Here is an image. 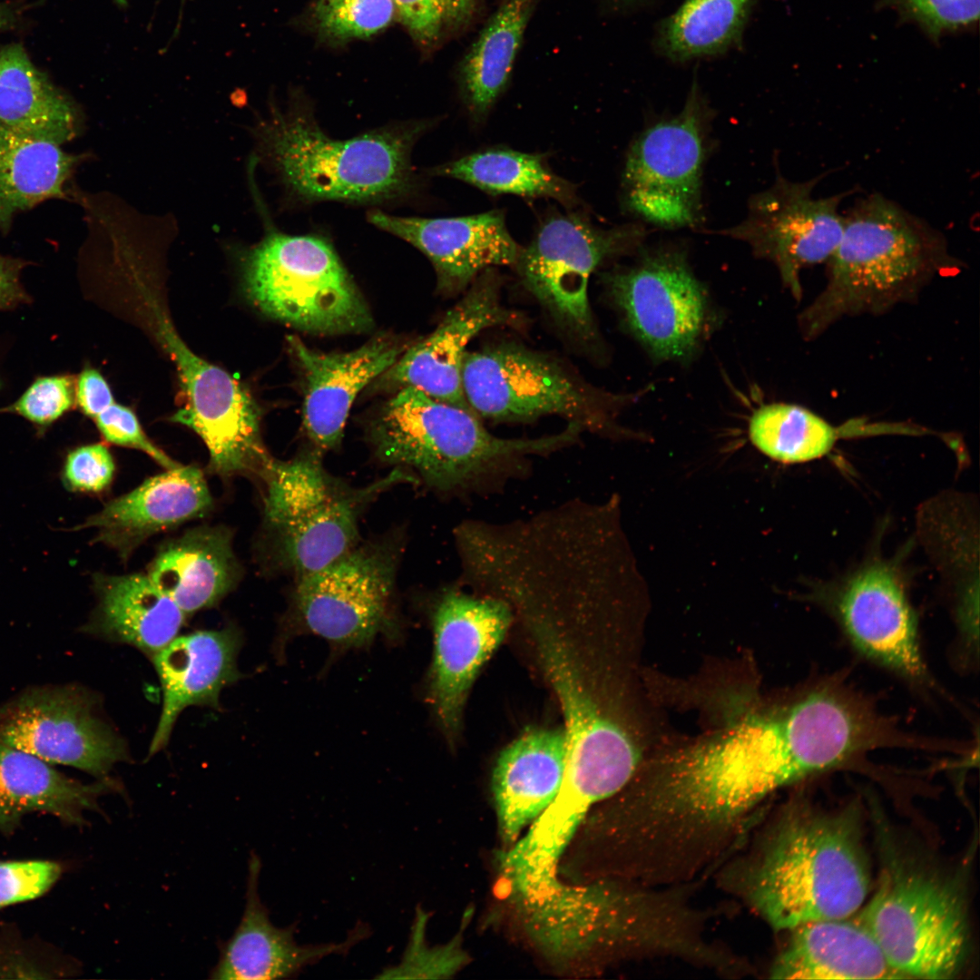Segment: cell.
I'll return each instance as SVG.
<instances>
[{
	"label": "cell",
	"mask_w": 980,
	"mask_h": 980,
	"mask_svg": "<svg viewBox=\"0 0 980 980\" xmlns=\"http://www.w3.org/2000/svg\"><path fill=\"white\" fill-rule=\"evenodd\" d=\"M0 743L96 779L129 760L96 693L75 683L30 686L0 706Z\"/></svg>",
	"instance_id": "4fadbf2b"
},
{
	"label": "cell",
	"mask_w": 980,
	"mask_h": 980,
	"mask_svg": "<svg viewBox=\"0 0 980 980\" xmlns=\"http://www.w3.org/2000/svg\"><path fill=\"white\" fill-rule=\"evenodd\" d=\"M463 389L472 411L499 422H524L558 415L583 427L603 428L609 413L597 397L555 362L516 344L467 351Z\"/></svg>",
	"instance_id": "5bb4252c"
},
{
	"label": "cell",
	"mask_w": 980,
	"mask_h": 980,
	"mask_svg": "<svg viewBox=\"0 0 980 980\" xmlns=\"http://www.w3.org/2000/svg\"><path fill=\"white\" fill-rule=\"evenodd\" d=\"M211 507L202 472L193 466H180L146 479L76 528L96 529L95 541L125 559L148 537L202 517Z\"/></svg>",
	"instance_id": "cb8c5ba5"
},
{
	"label": "cell",
	"mask_w": 980,
	"mask_h": 980,
	"mask_svg": "<svg viewBox=\"0 0 980 980\" xmlns=\"http://www.w3.org/2000/svg\"><path fill=\"white\" fill-rule=\"evenodd\" d=\"M576 423L538 438H503L490 433L475 413L405 387L380 409L368 438L382 463L413 475L441 492L480 488L522 467L531 455L574 442Z\"/></svg>",
	"instance_id": "5b68a950"
},
{
	"label": "cell",
	"mask_w": 980,
	"mask_h": 980,
	"mask_svg": "<svg viewBox=\"0 0 980 980\" xmlns=\"http://www.w3.org/2000/svg\"><path fill=\"white\" fill-rule=\"evenodd\" d=\"M643 227L601 229L575 215L549 218L515 263L524 287L554 321L577 338L596 336L589 302V280L606 260L641 246Z\"/></svg>",
	"instance_id": "9a60e30c"
},
{
	"label": "cell",
	"mask_w": 980,
	"mask_h": 980,
	"mask_svg": "<svg viewBox=\"0 0 980 980\" xmlns=\"http://www.w3.org/2000/svg\"><path fill=\"white\" fill-rule=\"evenodd\" d=\"M1 385H2V383H1V379H0V387H1Z\"/></svg>",
	"instance_id": "816d5d0a"
},
{
	"label": "cell",
	"mask_w": 980,
	"mask_h": 980,
	"mask_svg": "<svg viewBox=\"0 0 980 980\" xmlns=\"http://www.w3.org/2000/svg\"><path fill=\"white\" fill-rule=\"evenodd\" d=\"M75 399L82 411L92 418L114 403L110 387L103 377L91 368L84 369L80 374Z\"/></svg>",
	"instance_id": "bcb514c9"
},
{
	"label": "cell",
	"mask_w": 980,
	"mask_h": 980,
	"mask_svg": "<svg viewBox=\"0 0 980 980\" xmlns=\"http://www.w3.org/2000/svg\"><path fill=\"white\" fill-rule=\"evenodd\" d=\"M847 918L802 924L775 960V979H903L859 923Z\"/></svg>",
	"instance_id": "83f0119b"
},
{
	"label": "cell",
	"mask_w": 980,
	"mask_h": 980,
	"mask_svg": "<svg viewBox=\"0 0 980 980\" xmlns=\"http://www.w3.org/2000/svg\"><path fill=\"white\" fill-rule=\"evenodd\" d=\"M93 419L108 442L141 450L166 470L181 466L147 437L130 408L114 402Z\"/></svg>",
	"instance_id": "ee69618b"
},
{
	"label": "cell",
	"mask_w": 980,
	"mask_h": 980,
	"mask_svg": "<svg viewBox=\"0 0 980 980\" xmlns=\"http://www.w3.org/2000/svg\"><path fill=\"white\" fill-rule=\"evenodd\" d=\"M319 452L290 460L273 457L257 475L262 485L263 527L270 565L297 580L336 561L360 540L365 509L393 486L419 484L393 468L385 477L353 486L328 473Z\"/></svg>",
	"instance_id": "8992f818"
},
{
	"label": "cell",
	"mask_w": 980,
	"mask_h": 980,
	"mask_svg": "<svg viewBox=\"0 0 980 980\" xmlns=\"http://www.w3.org/2000/svg\"><path fill=\"white\" fill-rule=\"evenodd\" d=\"M98 603L82 631L136 648L150 658L175 639L186 615L147 574H96Z\"/></svg>",
	"instance_id": "f1b7e54d"
},
{
	"label": "cell",
	"mask_w": 980,
	"mask_h": 980,
	"mask_svg": "<svg viewBox=\"0 0 980 980\" xmlns=\"http://www.w3.org/2000/svg\"><path fill=\"white\" fill-rule=\"evenodd\" d=\"M260 860L251 853L248 866L245 909L231 937L223 945L217 965L211 972L214 980H269L289 977L307 965L333 955L348 952L366 936L356 928L341 943L299 945L292 927L275 926L258 892Z\"/></svg>",
	"instance_id": "d4e9b609"
},
{
	"label": "cell",
	"mask_w": 980,
	"mask_h": 980,
	"mask_svg": "<svg viewBox=\"0 0 980 980\" xmlns=\"http://www.w3.org/2000/svg\"><path fill=\"white\" fill-rule=\"evenodd\" d=\"M113 778L83 783L23 750L0 743V833L12 836L24 817L48 814L65 825H86L85 812H102L98 799L122 791Z\"/></svg>",
	"instance_id": "4316f807"
},
{
	"label": "cell",
	"mask_w": 980,
	"mask_h": 980,
	"mask_svg": "<svg viewBox=\"0 0 980 980\" xmlns=\"http://www.w3.org/2000/svg\"><path fill=\"white\" fill-rule=\"evenodd\" d=\"M15 21V8L6 4H0V32L12 27Z\"/></svg>",
	"instance_id": "c3c4849f"
},
{
	"label": "cell",
	"mask_w": 980,
	"mask_h": 980,
	"mask_svg": "<svg viewBox=\"0 0 980 980\" xmlns=\"http://www.w3.org/2000/svg\"><path fill=\"white\" fill-rule=\"evenodd\" d=\"M247 293L268 316L319 333L360 331L369 311L332 245L269 229L243 260Z\"/></svg>",
	"instance_id": "9c48e42d"
},
{
	"label": "cell",
	"mask_w": 980,
	"mask_h": 980,
	"mask_svg": "<svg viewBox=\"0 0 980 980\" xmlns=\"http://www.w3.org/2000/svg\"><path fill=\"white\" fill-rule=\"evenodd\" d=\"M395 20L393 0H316L310 12L318 35L334 44L370 38Z\"/></svg>",
	"instance_id": "8d00e7d4"
},
{
	"label": "cell",
	"mask_w": 980,
	"mask_h": 980,
	"mask_svg": "<svg viewBox=\"0 0 980 980\" xmlns=\"http://www.w3.org/2000/svg\"><path fill=\"white\" fill-rule=\"evenodd\" d=\"M80 156L33 138L0 122V230L14 216L53 198L66 196L65 184Z\"/></svg>",
	"instance_id": "1f68e13d"
},
{
	"label": "cell",
	"mask_w": 980,
	"mask_h": 980,
	"mask_svg": "<svg viewBox=\"0 0 980 980\" xmlns=\"http://www.w3.org/2000/svg\"><path fill=\"white\" fill-rule=\"evenodd\" d=\"M564 718L567 764L559 797L581 811L611 799L654 750L639 676L602 693L588 684L559 627L526 618Z\"/></svg>",
	"instance_id": "277c9868"
},
{
	"label": "cell",
	"mask_w": 980,
	"mask_h": 980,
	"mask_svg": "<svg viewBox=\"0 0 980 980\" xmlns=\"http://www.w3.org/2000/svg\"><path fill=\"white\" fill-rule=\"evenodd\" d=\"M147 575L186 616L216 605L240 580L230 533L218 526L185 532L161 548Z\"/></svg>",
	"instance_id": "f546056e"
},
{
	"label": "cell",
	"mask_w": 980,
	"mask_h": 980,
	"mask_svg": "<svg viewBox=\"0 0 980 980\" xmlns=\"http://www.w3.org/2000/svg\"><path fill=\"white\" fill-rule=\"evenodd\" d=\"M114 471V462L108 448L103 444H92L68 454L63 480L73 491L98 493L110 485Z\"/></svg>",
	"instance_id": "7bdbcfd3"
},
{
	"label": "cell",
	"mask_w": 980,
	"mask_h": 980,
	"mask_svg": "<svg viewBox=\"0 0 980 980\" xmlns=\"http://www.w3.org/2000/svg\"><path fill=\"white\" fill-rule=\"evenodd\" d=\"M425 126L412 123L335 140L304 110H275L257 135L262 154L299 198L365 203L414 188L410 153Z\"/></svg>",
	"instance_id": "52a82bcc"
},
{
	"label": "cell",
	"mask_w": 980,
	"mask_h": 980,
	"mask_svg": "<svg viewBox=\"0 0 980 980\" xmlns=\"http://www.w3.org/2000/svg\"><path fill=\"white\" fill-rule=\"evenodd\" d=\"M63 872L62 864L53 860L0 861V909L42 897Z\"/></svg>",
	"instance_id": "ab89813d"
},
{
	"label": "cell",
	"mask_w": 980,
	"mask_h": 980,
	"mask_svg": "<svg viewBox=\"0 0 980 980\" xmlns=\"http://www.w3.org/2000/svg\"><path fill=\"white\" fill-rule=\"evenodd\" d=\"M901 11L930 34L965 27L976 22L980 0H894Z\"/></svg>",
	"instance_id": "b9f144b4"
},
{
	"label": "cell",
	"mask_w": 980,
	"mask_h": 980,
	"mask_svg": "<svg viewBox=\"0 0 980 980\" xmlns=\"http://www.w3.org/2000/svg\"><path fill=\"white\" fill-rule=\"evenodd\" d=\"M614 1L618 2L620 4H622V5H632V4H637L642 0H614Z\"/></svg>",
	"instance_id": "681fc988"
},
{
	"label": "cell",
	"mask_w": 980,
	"mask_h": 980,
	"mask_svg": "<svg viewBox=\"0 0 980 980\" xmlns=\"http://www.w3.org/2000/svg\"><path fill=\"white\" fill-rule=\"evenodd\" d=\"M491 194L551 198L573 205L574 189L554 173L536 154L510 149H490L468 154L434 170Z\"/></svg>",
	"instance_id": "e575fe53"
},
{
	"label": "cell",
	"mask_w": 980,
	"mask_h": 980,
	"mask_svg": "<svg viewBox=\"0 0 980 980\" xmlns=\"http://www.w3.org/2000/svg\"><path fill=\"white\" fill-rule=\"evenodd\" d=\"M182 1H184V0H182Z\"/></svg>",
	"instance_id": "f5cc1de1"
},
{
	"label": "cell",
	"mask_w": 980,
	"mask_h": 980,
	"mask_svg": "<svg viewBox=\"0 0 980 980\" xmlns=\"http://www.w3.org/2000/svg\"><path fill=\"white\" fill-rule=\"evenodd\" d=\"M241 645L240 631L229 625L178 635L151 657L162 687V707L148 757L166 747L186 708H219L221 691L242 676L237 664Z\"/></svg>",
	"instance_id": "603a6c76"
},
{
	"label": "cell",
	"mask_w": 980,
	"mask_h": 980,
	"mask_svg": "<svg viewBox=\"0 0 980 980\" xmlns=\"http://www.w3.org/2000/svg\"><path fill=\"white\" fill-rule=\"evenodd\" d=\"M23 260L0 255V309H9L27 299L19 275Z\"/></svg>",
	"instance_id": "7dc6e473"
},
{
	"label": "cell",
	"mask_w": 980,
	"mask_h": 980,
	"mask_svg": "<svg viewBox=\"0 0 980 980\" xmlns=\"http://www.w3.org/2000/svg\"><path fill=\"white\" fill-rule=\"evenodd\" d=\"M859 922L906 978L948 979L968 948L965 904L956 883L884 853L877 887Z\"/></svg>",
	"instance_id": "ba28073f"
},
{
	"label": "cell",
	"mask_w": 980,
	"mask_h": 980,
	"mask_svg": "<svg viewBox=\"0 0 980 980\" xmlns=\"http://www.w3.org/2000/svg\"><path fill=\"white\" fill-rule=\"evenodd\" d=\"M820 176L792 181L779 172L767 190L752 196L747 217L720 233L746 242L771 261L794 298H801L802 270L827 260L842 234L846 193L814 195Z\"/></svg>",
	"instance_id": "2e32d148"
},
{
	"label": "cell",
	"mask_w": 980,
	"mask_h": 980,
	"mask_svg": "<svg viewBox=\"0 0 980 980\" xmlns=\"http://www.w3.org/2000/svg\"><path fill=\"white\" fill-rule=\"evenodd\" d=\"M0 122L31 136L61 145L80 131L81 113L30 60L24 47H0Z\"/></svg>",
	"instance_id": "4dcf8cb0"
},
{
	"label": "cell",
	"mask_w": 980,
	"mask_h": 980,
	"mask_svg": "<svg viewBox=\"0 0 980 980\" xmlns=\"http://www.w3.org/2000/svg\"><path fill=\"white\" fill-rule=\"evenodd\" d=\"M138 306L175 364L185 401L174 422L192 429L205 444L209 469L222 476H257L270 456L260 434V410L247 389L225 370L197 356L180 338L161 301L134 277Z\"/></svg>",
	"instance_id": "8fae6325"
},
{
	"label": "cell",
	"mask_w": 980,
	"mask_h": 980,
	"mask_svg": "<svg viewBox=\"0 0 980 980\" xmlns=\"http://www.w3.org/2000/svg\"><path fill=\"white\" fill-rule=\"evenodd\" d=\"M74 398L72 377H44L36 379L5 411L16 413L36 425L47 426L69 410Z\"/></svg>",
	"instance_id": "60d3db41"
},
{
	"label": "cell",
	"mask_w": 980,
	"mask_h": 980,
	"mask_svg": "<svg viewBox=\"0 0 980 980\" xmlns=\"http://www.w3.org/2000/svg\"><path fill=\"white\" fill-rule=\"evenodd\" d=\"M512 320L513 313L501 305L492 269L486 270L435 331L401 354L381 375L382 380L401 388L415 387L436 400L473 412L463 389L467 345L481 331Z\"/></svg>",
	"instance_id": "ffe728a7"
},
{
	"label": "cell",
	"mask_w": 980,
	"mask_h": 980,
	"mask_svg": "<svg viewBox=\"0 0 980 980\" xmlns=\"http://www.w3.org/2000/svg\"><path fill=\"white\" fill-rule=\"evenodd\" d=\"M397 20L422 51L431 52L465 29L485 0H393Z\"/></svg>",
	"instance_id": "74e56055"
},
{
	"label": "cell",
	"mask_w": 980,
	"mask_h": 980,
	"mask_svg": "<svg viewBox=\"0 0 980 980\" xmlns=\"http://www.w3.org/2000/svg\"><path fill=\"white\" fill-rule=\"evenodd\" d=\"M423 921V920H422ZM418 927L417 931L414 933L412 946L408 949L407 954L404 957V962L400 966L391 968L387 971L386 977H396L397 974H404V977L407 974H412L411 977H416L418 974V977H437L438 975L451 974L458 968L459 965L464 960L460 955V950L455 948L454 945L444 946L440 949H428L426 946H423V926Z\"/></svg>",
	"instance_id": "f6af8a7d"
},
{
	"label": "cell",
	"mask_w": 980,
	"mask_h": 980,
	"mask_svg": "<svg viewBox=\"0 0 980 980\" xmlns=\"http://www.w3.org/2000/svg\"><path fill=\"white\" fill-rule=\"evenodd\" d=\"M737 873L741 897L777 931L848 918L870 885L858 807L792 801Z\"/></svg>",
	"instance_id": "7a4b0ae2"
},
{
	"label": "cell",
	"mask_w": 980,
	"mask_h": 980,
	"mask_svg": "<svg viewBox=\"0 0 980 980\" xmlns=\"http://www.w3.org/2000/svg\"><path fill=\"white\" fill-rule=\"evenodd\" d=\"M567 764L564 729H533L499 754L492 790L501 837L512 846L556 798Z\"/></svg>",
	"instance_id": "484cf974"
},
{
	"label": "cell",
	"mask_w": 980,
	"mask_h": 980,
	"mask_svg": "<svg viewBox=\"0 0 980 980\" xmlns=\"http://www.w3.org/2000/svg\"><path fill=\"white\" fill-rule=\"evenodd\" d=\"M956 260L942 232L879 193L844 213L839 241L827 260V283L799 316L808 339L845 317L879 315L908 302Z\"/></svg>",
	"instance_id": "3957f363"
},
{
	"label": "cell",
	"mask_w": 980,
	"mask_h": 980,
	"mask_svg": "<svg viewBox=\"0 0 980 980\" xmlns=\"http://www.w3.org/2000/svg\"><path fill=\"white\" fill-rule=\"evenodd\" d=\"M403 544L399 533L360 540L326 567L295 580L286 628L317 635L340 650L397 634V576Z\"/></svg>",
	"instance_id": "30bf717a"
},
{
	"label": "cell",
	"mask_w": 980,
	"mask_h": 980,
	"mask_svg": "<svg viewBox=\"0 0 980 980\" xmlns=\"http://www.w3.org/2000/svg\"><path fill=\"white\" fill-rule=\"evenodd\" d=\"M288 342L305 377L306 434L320 454L335 450L358 394L397 361L403 347L376 338L349 352L325 353L295 336L288 337Z\"/></svg>",
	"instance_id": "7402d4cb"
},
{
	"label": "cell",
	"mask_w": 980,
	"mask_h": 980,
	"mask_svg": "<svg viewBox=\"0 0 980 980\" xmlns=\"http://www.w3.org/2000/svg\"><path fill=\"white\" fill-rule=\"evenodd\" d=\"M376 227L409 242L432 262L442 290L466 289L486 270L515 265L522 248L501 211L469 216L418 218L371 211Z\"/></svg>",
	"instance_id": "44dd1931"
},
{
	"label": "cell",
	"mask_w": 980,
	"mask_h": 980,
	"mask_svg": "<svg viewBox=\"0 0 980 980\" xmlns=\"http://www.w3.org/2000/svg\"><path fill=\"white\" fill-rule=\"evenodd\" d=\"M758 0H683L663 19L655 46L674 63L718 56L740 44Z\"/></svg>",
	"instance_id": "836d02e7"
},
{
	"label": "cell",
	"mask_w": 980,
	"mask_h": 980,
	"mask_svg": "<svg viewBox=\"0 0 980 980\" xmlns=\"http://www.w3.org/2000/svg\"><path fill=\"white\" fill-rule=\"evenodd\" d=\"M434 652L428 699L445 733L460 727L468 692L480 670L505 639L513 609L504 599L445 590L431 614Z\"/></svg>",
	"instance_id": "ac0fdd59"
},
{
	"label": "cell",
	"mask_w": 980,
	"mask_h": 980,
	"mask_svg": "<svg viewBox=\"0 0 980 980\" xmlns=\"http://www.w3.org/2000/svg\"><path fill=\"white\" fill-rule=\"evenodd\" d=\"M79 971V963L74 959L24 937L15 926L0 923V978H61Z\"/></svg>",
	"instance_id": "f35d334b"
},
{
	"label": "cell",
	"mask_w": 980,
	"mask_h": 980,
	"mask_svg": "<svg viewBox=\"0 0 980 980\" xmlns=\"http://www.w3.org/2000/svg\"><path fill=\"white\" fill-rule=\"evenodd\" d=\"M808 777V752L787 701L740 712L710 732L658 748L642 788L657 821L680 841L728 845L774 791Z\"/></svg>",
	"instance_id": "6da1fadb"
},
{
	"label": "cell",
	"mask_w": 980,
	"mask_h": 980,
	"mask_svg": "<svg viewBox=\"0 0 980 980\" xmlns=\"http://www.w3.org/2000/svg\"><path fill=\"white\" fill-rule=\"evenodd\" d=\"M114 1L120 5H125L126 3H127V0H114Z\"/></svg>",
	"instance_id": "f907efd6"
},
{
	"label": "cell",
	"mask_w": 980,
	"mask_h": 980,
	"mask_svg": "<svg viewBox=\"0 0 980 980\" xmlns=\"http://www.w3.org/2000/svg\"><path fill=\"white\" fill-rule=\"evenodd\" d=\"M832 609L858 653L915 686L934 685L916 615L893 567L877 562L860 570L838 591Z\"/></svg>",
	"instance_id": "d6986e66"
},
{
	"label": "cell",
	"mask_w": 980,
	"mask_h": 980,
	"mask_svg": "<svg viewBox=\"0 0 980 980\" xmlns=\"http://www.w3.org/2000/svg\"><path fill=\"white\" fill-rule=\"evenodd\" d=\"M607 279L625 322L655 358H681L693 351L704 325L706 298L681 253H645L636 265Z\"/></svg>",
	"instance_id": "e0dca14e"
},
{
	"label": "cell",
	"mask_w": 980,
	"mask_h": 980,
	"mask_svg": "<svg viewBox=\"0 0 980 980\" xmlns=\"http://www.w3.org/2000/svg\"><path fill=\"white\" fill-rule=\"evenodd\" d=\"M845 428L800 406L765 405L752 415L749 434L753 445L770 458L783 463H802L827 455Z\"/></svg>",
	"instance_id": "d590c367"
},
{
	"label": "cell",
	"mask_w": 980,
	"mask_h": 980,
	"mask_svg": "<svg viewBox=\"0 0 980 980\" xmlns=\"http://www.w3.org/2000/svg\"><path fill=\"white\" fill-rule=\"evenodd\" d=\"M537 0H502L462 59L461 95L470 114L484 118L506 87Z\"/></svg>",
	"instance_id": "d6a6232c"
},
{
	"label": "cell",
	"mask_w": 980,
	"mask_h": 980,
	"mask_svg": "<svg viewBox=\"0 0 980 980\" xmlns=\"http://www.w3.org/2000/svg\"><path fill=\"white\" fill-rule=\"evenodd\" d=\"M711 111L694 81L682 110L640 133L622 172L624 208L666 229L697 226Z\"/></svg>",
	"instance_id": "7c38bea8"
}]
</instances>
